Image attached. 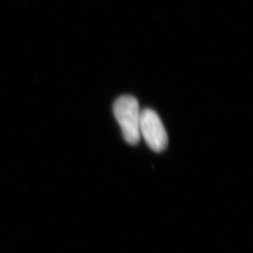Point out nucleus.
<instances>
[{"label": "nucleus", "mask_w": 253, "mask_h": 253, "mask_svg": "<svg viewBox=\"0 0 253 253\" xmlns=\"http://www.w3.org/2000/svg\"><path fill=\"white\" fill-rule=\"evenodd\" d=\"M140 134L145 143L156 152L163 151L168 144V136L159 115L152 109L141 111Z\"/></svg>", "instance_id": "2"}, {"label": "nucleus", "mask_w": 253, "mask_h": 253, "mask_svg": "<svg viewBox=\"0 0 253 253\" xmlns=\"http://www.w3.org/2000/svg\"><path fill=\"white\" fill-rule=\"evenodd\" d=\"M114 115L121 127L122 134L126 143L129 145H137L141 138V110L135 97L129 95L119 97L114 103Z\"/></svg>", "instance_id": "1"}]
</instances>
